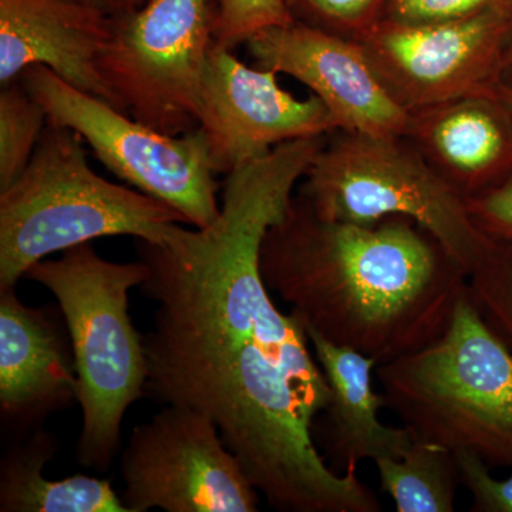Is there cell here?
Listing matches in <instances>:
<instances>
[{"label": "cell", "instance_id": "1", "mask_svg": "<svg viewBox=\"0 0 512 512\" xmlns=\"http://www.w3.org/2000/svg\"><path fill=\"white\" fill-rule=\"evenodd\" d=\"M325 141H288L229 173L208 227L137 239L140 291L157 303L143 336L146 396L210 417L275 510L379 512L357 467L338 473L316 447L313 426L332 392L305 326L276 308L259 264L266 232Z\"/></svg>", "mask_w": 512, "mask_h": 512}, {"label": "cell", "instance_id": "2", "mask_svg": "<svg viewBox=\"0 0 512 512\" xmlns=\"http://www.w3.org/2000/svg\"><path fill=\"white\" fill-rule=\"evenodd\" d=\"M261 274L306 330L377 366L439 338L468 275L416 222L323 220L298 194L266 232Z\"/></svg>", "mask_w": 512, "mask_h": 512}, {"label": "cell", "instance_id": "14", "mask_svg": "<svg viewBox=\"0 0 512 512\" xmlns=\"http://www.w3.org/2000/svg\"><path fill=\"white\" fill-rule=\"evenodd\" d=\"M114 22L86 0H0V83L19 79L29 67L45 66L114 106L97 66Z\"/></svg>", "mask_w": 512, "mask_h": 512}, {"label": "cell", "instance_id": "26", "mask_svg": "<svg viewBox=\"0 0 512 512\" xmlns=\"http://www.w3.org/2000/svg\"><path fill=\"white\" fill-rule=\"evenodd\" d=\"M111 19L126 18L146 3V0H86Z\"/></svg>", "mask_w": 512, "mask_h": 512}, {"label": "cell", "instance_id": "4", "mask_svg": "<svg viewBox=\"0 0 512 512\" xmlns=\"http://www.w3.org/2000/svg\"><path fill=\"white\" fill-rule=\"evenodd\" d=\"M83 138L47 124L32 160L0 191V289L47 256L104 237L163 242L187 224L164 202L94 173Z\"/></svg>", "mask_w": 512, "mask_h": 512}, {"label": "cell", "instance_id": "15", "mask_svg": "<svg viewBox=\"0 0 512 512\" xmlns=\"http://www.w3.org/2000/svg\"><path fill=\"white\" fill-rule=\"evenodd\" d=\"M306 332L332 392L323 413L328 414V454L338 463L339 473L365 460L402 457L416 436L406 426H387L380 420L386 400L373 389L375 360Z\"/></svg>", "mask_w": 512, "mask_h": 512}, {"label": "cell", "instance_id": "13", "mask_svg": "<svg viewBox=\"0 0 512 512\" xmlns=\"http://www.w3.org/2000/svg\"><path fill=\"white\" fill-rule=\"evenodd\" d=\"M60 319L59 305L30 308L15 288L0 289V414L19 439L79 403L72 342Z\"/></svg>", "mask_w": 512, "mask_h": 512}, {"label": "cell", "instance_id": "18", "mask_svg": "<svg viewBox=\"0 0 512 512\" xmlns=\"http://www.w3.org/2000/svg\"><path fill=\"white\" fill-rule=\"evenodd\" d=\"M380 488L397 512H453L461 484L456 453L414 439L400 458L375 461Z\"/></svg>", "mask_w": 512, "mask_h": 512}, {"label": "cell", "instance_id": "6", "mask_svg": "<svg viewBox=\"0 0 512 512\" xmlns=\"http://www.w3.org/2000/svg\"><path fill=\"white\" fill-rule=\"evenodd\" d=\"M303 180L298 195L323 220L369 225L409 218L436 238L468 276L497 247L477 227L466 197L407 137L338 130Z\"/></svg>", "mask_w": 512, "mask_h": 512}, {"label": "cell", "instance_id": "10", "mask_svg": "<svg viewBox=\"0 0 512 512\" xmlns=\"http://www.w3.org/2000/svg\"><path fill=\"white\" fill-rule=\"evenodd\" d=\"M512 0L468 18L431 25L383 19L362 40L387 92L413 111L463 97L497 94Z\"/></svg>", "mask_w": 512, "mask_h": 512}, {"label": "cell", "instance_id": "12", "mask_svg": "<svg viewBox=\"0 0 512 512\" xmlns=\"http://www.w3.org/2000/svg\"><path fill=\"white\" fill-rule=\"evenodd\" d=\"M254 66L288 74L328 107L336 127L369 136L407 137L412 113L387 92L357 40L293 22L247 43Z\"/></svg>", "mask_w": 512, "mask_h": 512}, {"label": "cell", "instance_id": "17", "mask_svg": "<svg viewBox=\"0 0 512 512\" xmlns=\"http://www.w3.org/2000/svg\"><path fill=\"white\" fill-rule=\"evenodd\" d=\"M59 444L39 429L19 439L0 461L2 512H127L109 480L72 476L47 480L43 470Z\"/></svg>", "mask_w": 512, "mask_h": 512}, {"label": "cell", "instance_id": "3", "mask_svg": "<svg viewBox=\"0 0 512 512\" xmlns=\"http://www.w3.org/2000/svg\"><path fill=\"white\" fill-rule=\"evenodd\" d=\"M376 376L387 409L417 439L512 467V352L468 285L439 338L377 366Z\"/></svg>", "mask_w": 512, "mask_h": 512}, {"label": "cell", "instance_id": "16", "mask_svg": "<svg viewBox=\"0 0 512 512\" xmlns=\"http://www.w3.org/2000/svg\"><path fill=\"white\" fill-rule=\"evenodd\" d=\"M497 94L463 97L413 111L407 138L464 197L487 191L512 157Z\"/></svg>", "mask_w": 512, "mask_h": 512}, {"label": "cell", "instance_id": "29", "mask_svg": "<svg viewBox=\"0 0 512 512\" xmlns=\"http://www.w3.org/2000/svg\"><path fill=\"white\" fill-rule=\"evenodd\" d=\"M146 2H147V0H146Z\"/></svg>", "mask_w": 512, "mask_h": 512}, {"label": "cell", "instance_id": "28", "mask_svg": "<svg viewBox=\"0 0 512 512\" xmlns=\"http://www.w3.org/2000/svg\"><path fill=\"white\" fill-rule=\"evenodd\" d=\"M507 60H510V62L512 63V40H511L510 49H508V57H507Z\"/></svg>", "mask_w": 512, "mask_h": 512}, {"label": "cell", "instance_id": "8", "mask_svg": "<svg viewBox=\"0 0 512 512\" xmlns=\"http://www.w3.org/2000/svg\"><path fill=\"white\" fill-rule=\"evenodd\" d=\"M212 46L207 0H147L116 19L97 66L117 109L168 136H183L198 128Z\"/></svg>", "mask_w": 512, "mask_h": 512}, {"label": "cell", "instance_id": "7", "mask_svg": "<svg viewBox=\"0 0 512 512\" xmlns=\"http://www.w3.org/2000/svg\"><path fill=\"white\" fill-rule=\"evenodd\" d=\"M19 79L42 104L49 124L79 134L94 157L124 183L164 202L191 227L217 220L220 185L200 128L168 136L76 89L45 66L29 67Z\"/></svg>", "mask_w": 512, "mask_h": 512}, {"label": "cell", "instance_id": "19", "mask_svg": "<svg viewBox=\"0 0 512 512\" xmlns=\"http://www.w3.org/2000/svg\"><path fill=\"white\" fill-rule=\"evenodd\" d=\"M49 119L46 110L20 79L0 92V191L28 167Z\"/></svg>", "mask_w": 512, "mask_h": 512}, {"label": "cell", "instance_id": "21", "mask_svg": "<svg viewBox=\"0 0 512 512\" xmlns=\"http://www.w3.org/2000/svg\"><path fill=\"white\" fill-rule=\"evenodd\" d=\"M390 0H286L295 22L362 42L382 22Z\"/></svg>", "mask_w": 512, "mask_h": 512}, {"label": "cell", "instance_id": "9", "mask_svg": "<svg viewBox=\"0 0 512 512\" xmlns=\"http://www.w3.org/2000/svg\"><path fill=\"white\" fill-rule=\"evenodd\" d=\"M127 512H255L258 490L204 413L165 404L121 454Z\"/></svg>", "mask_w": 512, "mask_h": 512}, {"label": "cell", "instance_id": "22", "mask_svg": "<svg viewBox=\"0 0 512 512\" xmlns=\"http://www.w3.org/2000/svg\"><path fill=\"white\" fill-rule=\"evenodd\" d=\"M468 292L487 325L512 352V247L497 244L493 254L468 276Z\"/></svg>", "mask_w": 512, "mask_h": 512}, {"label": "cell", "instance_id": "23", "mask_svg": "<svg viewBox=\"0 0 512 512\" xmlns=\"http://www.w3.org/2000/svg\"><path fill=\"white\" fill-rule=\"evenodd\" d=\"M511 0H390L384 18L400 25H431L477 15Z\"/></svg>", "mask_w": 512, "mask_h": 512}, {"label": "cell", "instance_id": "24", "mask_svg": "<svg viewBox=\"0 0 512 512\" xmlns=\"http://www.w3.org/2000/svg\"><path fill=\"white\" fill-rule=\"evenodd\" d=\"M461 484L473 498L476 512H512V474L505 480L491 476L490 466L477 454L456 453Z\"/></svg>", "mask_w": 512, "mask_h": 512}, {"label": "cell", "instance_id": "5", "mask_svg": "<svg viewBox=\"0 0 512 512\" xmlns=\"http://www.w3.org/2000/svg\"><path fill=\"white\" fill-rule=\"evenodd\" d=\"M25 278L55 295L69 330L83 419L77 460L106 471L119 453L128 407L146 396V350L128 293L146 281L147 266L107 261L87 242L37 262Z\"/></svg>", "mask_w": 512, "mask_h": 512}, {"label": "cell", "instance_id": "25", "mask_svg": "<svg viewBox=\"0 0 512 512\" xmlns=\"http://www.w3.org/2000/svg\"><path fill=\"white\" fill-rule=\"evenodd\" d=\"M466 201L477 227L497 244L512 247V178Z\"/></svg>", "mask_w": 512, "mask_h": 512}, {"label": "cell", "instance_id": "11", "mask_svg": "<svg viewBox=\"0 0 512 512\" xmlns=\"http://www.w3.org/2000/svg\"><path fill=\"white\" fill-rule=\"evenodd\" d=\"M232 52L212 46L198 107L215 173L228 175L288 141L338 131L315 94L296 99L279 86L278 73L247 66Z\"/></svg>", "mask_w": 512, "mask_h": 512}, {"label": "cell", "instance_id": "20", "mask_svg": "<svg viewBox=\"0 0 512 512\" xmlns=\"http://www.w3.org/2000/svg\"><path fill=\"white\" fill-rule=\"evenodd\" d=\"M207 8L214 46L228 50L295 22L286 0H207Z\"/></svg>", "mask_w": 512, "mask_h": 512}, {"label": "cell", "instance_id": "27", "mask_svg": "<svg viewBox=\"0 0 512 512\" xmlns=\"http://www.w3.org/2000/svg\"><path fill=\"white\" fill-rule=\"evenodd\" d=\"M498 97L504 101L507 109L512 113V89L510 87L500 86L498 87Z\"/></svg>", "mask_w": 512, "mask_h": 512}]
</instances>
